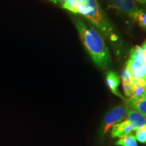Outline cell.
Wrapping results in <instances>:
<instances>
[{"mask_svg": "<svg viewBox=\"0 0 146 146\" xmlns=\"http://www.w3.org/2000/svg\"><path fill=\"white\" fill-rule=\"evenodd\" d=\"M133 78V76H132V74H131L130 71L128 70L127 67H125L121 74L122 81H127V82H129V83H131V81H132Z\"/></svg>", "mask_w": 146, "mask_h": 146, "instance_id": "2e32d148", "label": "cell"}, {"mask_svg": "<svg viewBox=\"0 0 146 146\" xmlns=\"http://www.w3.org/2000/svg\"><path fill=\"white\" fill-rule=\"evenodd\" d=\"M127 120L136 130L146 125V116L145 115L130 108L127 111Z\"/></svg>", "mask_w": 146, "mask_h": 146, "instance_id": "ba28073f", "label": "cell"}, {"mask_svg": "<svg viewBox=\"0 0 146 146\" xmlns=\"http://www.w3.org/2000/svg\"><path fill=\"white\" fill-rule=\"evenodd\" d=\"M129 108L128 102H127L124 104L114 108L109 112H108L104 118L102 123V135H105L110 129V128L123 120L127 116Z\"/></svg>", "mask_w": 146, "mask_h": 146, "instance_id": "3957f363", "label": "cell"}, {"mask_svg": "<svg viewBox=\"0 0 146 146\" xmlns=\"http://www.w3.org/2000/svg\"><path fill=\"white\" fill-rule=\"evenodd\" d=\"M142 47H143V48L144 49V50H145L146 52V40L145 41H144L143 44V45H142Z\"/></svg>", "mask_w": 146, "mask_h": 146, "instance_id": "ffe728a7", "label": "cell"}, {"mask_svg": "<svg viewBox=\"0 0 146 146\" xmlns=\"http://www.w3.org/2000/svg\"><path fill=\"white\" fill-rule=\"evenodd\" d=\"M144 97L146 98V90H145V94H144Z\"/></svg>", "mask_w": 146, "mask_h": 146, "instance_id": "44dd1931", "label": "cell"}, {"mask_svg": "<svg viewBox=\"0 0 146 146\" xmlns=\"http://www.w3.org/2000/svg\"><path fill=\"white\" fill-rule=\"evenodd\" d=\"M127 102L129 108L137 111L146 116V98L145 97L143 96L135 100H129Z\"/></svg>", "mask_w": 146, "mask_h": 146, "instance_id": "30bf717a", "label": "cell"}, {"mask_svg": "<svg viewBox=\"0 0 146 146\" xmlns=\"http://www.w3.org/2000/svg\"><path fill=\"white\" fill-rule=\"evenodd\" d=\"M115 145L117 146H138L135 137L132 135L120 139L115 143Z\"/></svg>", "mask_w": 146, "mask_h": 146, "instance_id": "7c38bea8", "label": "cell"}, {"mask_svg": "<svg viewBox=\"0 0 146 146\" xmlns=\"http://www.w3.org/2000/svg\"><path fill=\"white\" fill-rule=\"evenodd\" d=\"M130 59L136 60L146 63V52L142 46H135L131 50Z\"/></svg>", "mask_w": 146, "mask_h": 146, "instance_id": "8fae6325", "label": "cell"}, {"mask_svg": "<svg viewBox=\"0 0 146 146\" xmlns=\"http://www.w3.org/2000/svg\"><path fill=\"white\" fill-rule=\"evenodd\" d=\"M145 64H146V63H145Z\"/></svg>", "mask_w": 146, "mask_h": 146, "instance_id": "7402d4cb", "label": "cell"}, {"mask_svg": "<svg viewBox=\"0 0 146 146\" xmlns=\"http://www.w3.org/2000/svg\"><path fill=\"white\" fill-rule=\"evenodd\" d=\"M78 13L86 17L102 33L112 35V27L104 15L97 0H76Z\"/></svg>", "mask_w": 146, "mask_h": 146, "instance_id": "7a4b0ae2", "label": "cell"}, {"mask_svg": "<svg viewBox=\"0 0 146 146\" xmlns=\"http://www.w3.org/2000/svg\"><path fill=\"white\" fill-rule=\"evenodd\" d=\"M122 84H123V88L125 96L127 97H130L131 92H132L131 83L127 81H122Z\"/></svg>", "mask_w": 146, "mask_h": 146, "instance_id": "e0dca14e", "label": "cell"}, {"mask_svg": "<svg viewBox=\"0 0 146 146\" xmlns=\"http://www.w3.org/2000/svg\"><path fill=\"white\" fill-rule=\"evenodd\" d=\"M75 24L80 38L94 62L100 68H107L111 63V57L103 36L94 27L80 19L76 20Z\"/></svg>", "mask_w": 146, "mask_h": 146, "instance_id": "6da1fadb", "label": "cell"}, {"mask_svg": "<svg viewBox=\"0 0 146 146\" xmlns=\"http://www.w3.org/2000/svg\"><path fill=\"white\" fill-rule=\"evenodd\" d=\"M135 130V127L127 120H125L122 123H117L113 126L111 136L113 138L118 137L121 139L131 135V133Z\"/></svg>", "mask_w": 146, "mask_h": 146, "instance_id": "5b68a950", "label": "cell"}, {"mask_svg": "<svg viewBox=\"0 0 146 146\" xmlns=\"http://www.w3.org/2000/svg\"><path fill=\"white\" fill-rule=\"evenodd\" d=\"M50 1H53V2L55 3H63L66 2V1H70V0H50Z\"/></svg>", "mask_w": 146, "mask_h": 146, "instance_id": "ac0fdd59", "label": "cell"}, {"mask_svg": "<svg viewBox=\"0 0 146 146\" xmlns=\"http://www.w3.org/2000/svg\"><path fill=\"white\" fill-rule=\"evenodd\" d=\"M106 81L107 85L113 94L124 100V98L118 89L120 85L119 76L114 71H108L106 76Z\"/></svg>", "mask_w": 146, "mask_h": 146, "instance_id": "9c48e42d", "label": "cell"}, {"mask_svg": "<svg viewBox=\"0 0 146 146\" xmlns=\"http://www.w3.org/2000/svg\"><path fill=\"white\" fill-rule=\"evenodd\" d=\"M62 7L64 9L70 11V12H73V13H78V8L76 3V0H70V1H66V2L64 3L62 5Z\"/></svg>", "mask_w": 146, "mask_h": 146, "instance_id": "9a60e30c", "label": "cell"}, {"mask_svg": "<svg viewBox=\"0 0 146 146\" xmlns=\"http://www.w3.org/2000/svg\"><path fill=\"white\" fill-rule=\"evenodd\" d=\"M135 137L136 139L141 143H146V125L137 129Z\"/></svg>", "mask_w": 146, "mask_h": 146, "instance_id": "5bb4252c", "label": "cell"}, {"mask_svg": "<svg viewBox=\"0 0 146 146\" xmlns=\"http://www.w3.org/2000/svg\"><path fill=\"white\" fill-rule=\"evenodd\" d=\"M133 19L137 21V23L141 29L146 30V12L143 10H138L133 14Z\"/></svg>", "mask_w": 146, "mask_h": 146, "instance_id": "4fadbf2b", "label": "cell"}, {"mask_svg": "<svg viewBox=\"0 0 146 146\" xmlns=\"http://www.w3.org/2000/svg\"><path fill=\"white\" fill-rule=\"evenodd\" d=\"M139 3L142 5H146V0H136Z\"/></svg>", "mask_w": 146, "mask_h": 146, "instance_id": "d6986e66", "label": "cell"}, {"mask_svg": "<svg viewBox=\"0 0 146 146\" xmlns=\"http://www.w3.org/2000/svg\"><path fill=\"white\" fill-rule=\"evenodd\" d=\"M131 84L132 92L129 100H135L144 96L146 90V80L133 77Z\"/></svg>", "mask_w": 146, "mask_h": 146, "instance_id": "52a82bcc", "label": "cell"}, {"mask_svg": "<svg viewBox=\"0 0 146 146\" xmlns=\"http://www.w3.org/2000/svg\"><path fill=\"white\" fill-rule=\"evenodd\" d=\"M126 67L134 78L146 80V64L145 63L139 60L129 59L126 64Z\"/></svg>", "mask_w": 146, "mask_h": 146, "instance_id": "8992f818", "label": "cell"}, {"mask_svg": "<svg viewBox=\"0 0 146 146\" xmlns=\"http://www.w3.org/2000/svg\"><path fill=\"white\" fill-rule=\"evenodd\" d=\"M111 6L129 17H132L137 11L138 6L135 0H110Z\"/></svg>", "mask_w": 146, "mask_h": 146, "instance_id": "277c9868", "label": "cell"}]
</instances>
